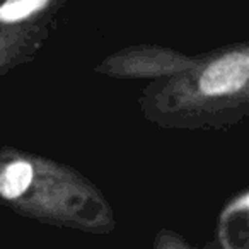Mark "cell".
<instances>
[{
  "label": "cell",
  "instance_id": "obj_2",
  "mask_svg": "<svg viewBox=\"0 0 249 249\" xmlns=\"http://www.w3.org/2000/svg\"><path fill=\"white\" fill-rule=\"evenodd\" d=\"M0 200L72 205L96 201L97 195L72 167L31 150L5 145L0 147Z\"/></svg>",
  "mask_w": 249,
  "mask_h": 249
},
{
  "label": "cell",
  "instance_id": "obj_5",
  "mask_svg": "<svg viewBox=\"0 0 249 249\" xmlns=\"http://www.w3.org/2000/svg\"><path fill=\"white\" fill-rule=\"evenodd\" d=\"M52 29H0V77L33 62Z\"/></svg>",
  "mask_w": 249,
  "mask_h": 249
},
{
  "label": "cell",
  "instance_id": "obj_3",
  "mask_svg": "<svg viewBox=\"0 0 249 249\" xmlns=\"http://www.w3.org/2000/svg\"><path fill=\"white\" fill-rule=\"evenodd\" d=\"M198 55L178 52L160 45H132L107 55L96 72L116 80H159L190 69Z\"/></svg>",
  "mask_w": 249,
  "mask_h": 249
},
{
  "label": "cell",
  "instance_id": "obj_4",
  "mask_svg": "<svg viewBox=\"0 0 249 249\" xmlns=\"http://www.w3.org/2000/svg\"><path fill=\"white\" fill-rule=\"evenodd\" d=\"M67 0H0V29H52Z\"/></svg>",
  "mask_w": 249,
  "mask_h": 249
},
{
  "label": "cell",
  "instance_id": "obj_1",
  "mask_svg": "<svg viewBox=\"0 0 249 249\" xmlns=\"http://www.w3.org/2000/svg\"><path fill=\"white\" fill-rule=\"evenodd\" d=\"M140 113L166 130L224 132L249 116V43L200 53L195 65L147 82Z\"/></svg>",
  "mask_w": 249,
  "mask_h": 249
}]
</instances>
